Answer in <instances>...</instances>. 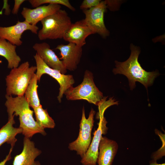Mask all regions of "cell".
<instances>
[{"instance_id":"cell-1","label":"cell","mask_w":165,"mask_h":165,"mask_svg":"<svg viewBox=\"0 0 165 165\" xmlns=\"http://www.w3.org/2000/svg\"><path fill=\"white\" fill-rule=\"evenodd\" d=\"M5 105L7 108L8 118L18 116L20 127L24 137L30 138L37 133L45 136L44 129L40 127L33 117L34 111L31 110L24 96L13 97L6 95Z\"/></svg>"},{"instance_id":"cell-2","label":"cell","mask_w":165,"mask_h":165,"mask_svg":"<svg viewBox=\"0 0 165 165\" xmlns=\"http://www.w3.org/2000/svg\"><path fill=\"white\" fill-rule=\"evenodd\" d=\"M131 53L129 58L123 62L115 61L116 67L113 72L115 74H119L125 75L128 78L130 89L135 87L136 82H138L147 89L153 83L155 78L159 73L156 72H147L143 69L138 61L140 53L139 49L132 44Z\"/></svg>"},{"instance_id":"cell-3","label":"cell","mask_w":165,"mask_h":165,"mask_svg":"<svg viewBox=\"0 0 165 165\" xmlns=\"http://www.w3.org/2000/svg\"><path fill=\"white\" fill-rule=\"evenodd\" d=\"M41 22L42 27L37 34L40 40L63 38L72 24L67 12L61 9Z\"/></svg>"},{"instance_id":"cell-4","label":"cell","mask_w":165,"mask_h":165,"mask_svg":"<svg viewBox=\"0 0 165 165\" xmlns=\"http://www.w3.org/2000/svg\"><path fill=\"white\" fill-rule=\"evenodd\" d=\"M37 70L36 66L30 67L28 62L11 69L6 78V94L23 96L26 90Z\"/></svg>"},{"instance_id":"cell-5","label":"cell","mask_w":165,"mask_h":165,"mask_svg":"<svg viewBox=\"0 0 165 165\" xmlns=\"http://www.w3.org/2000/svg\"><path fill=\"white\" fill-rule=\"evenodd\" d=\"M64 94L68 100H84L97 105L104 97L94 82L93 73L88 70L85 72L82 82L76 87H70Z\"/></svg>"},{"instance_id":"cell-6","label":"cell","mask_w":165,"mask_h":165,"mask_svg":"<svg viewBox=\"0 0 165 165\" xmlns=\"http://www.w3.org/2000/svg\"><path fill=\"white\" fill-rule=\"evenodd\" d=\"M95 114V111L92 108L89 117L86 119L84 108L83 107L78 137L75 141L69 143L68 145V148L70 150L76 151L77 154L80 155L81 158L85 154L91 143V132Z\"/></svg>"},{"instance_id":"cell-7","label":"cell","mask_w":165,"mask_h":165,"mask_svg":"<svg viewBox=\"0 0 165 165\" xmlns=\"http://www.w3.org/2000/svg\"><path fill=\"white\" fill-rule=\"evenodd\" d=\"M34 57L36 64L37 70L35 74L38 81H40L41 76L44 74H47L56 80L60 86L57 98L59 102H61V98L65 92L72 86L75 83L73 76L71 75L62 74L59 71L49 67L37 53Z\"/></svg>"},{"instance_id":"cell-8","label":"cell","mask_w":165,"mask_h":165,"mask_svg":"<svg viewBox=\"0 0 165 165\" xmlns=\"http://www.w3.org/2000/svg\"><path fill=\"white\" fill-rule=\"evenodd\" d=\"M107 8L106 1H101L96 6L82 10L85 15L84 20L94 34L97 33L105 38L109 32L105 27L104 15Z\"/></svg>"},{"instance_id":"cell-9","label":"cell","mask_w":165,"mask_h":165,"mask_svg":"<svg viewBox=\"0 0 165 165\" xmlns=\"http://www.w3.org/2000/svg\"><path fill=\"white\" fill-rule=\"evenodd\" d=\"M38 29L37 26L30 24L25 20L22 22L18 21L16 24L10 26H0V38L19 46L23 43L21 39L24 31L29 30L34 34H37Z\"/></svg>"},{"instance_id":"cell-10","label":"cell","mask_w":165,"mask_h":165,"mask_svg":"<svg viewBox=\"0 0 165 165\" xmlns=\"http://www.w3.org/2000/svg\"><path fill=\"white\" fill-rule=\"evenodd\" d=\"M98 127L94 133V137L90 146L84 156L82 158L81 163L83 165H96L99 153V146L102 134L107 132V123L103 116L100 119Z\"/></svg>"},{"instance_id":"cell-11","label":"cell","mask_w":165,"mask_h":165,"mask_svg":"<svg viewBox=\"0 0 165 165\" xmlns=\"http://www.w3.org/2000/svg\"><path fill=\"white\" fill-rule=\"evenodd\" d=\"M56 49L60 51L63 63L66 70L74 71L79 63L82 54V47L69 42L57 45Z\"/></svg>"},{"instance_id":"cell-12","label":"cell","mask_w":165,"mask_h":165,"mask_svg":"<svg viewBox=\"0 0 165 165\" xmlns=\"http://www.w3.org/2000/svg\"><path fill=\"white\" fill-rule=\"evenodd\" d=\"M93 34V32L83 19L72 23L63 39L69 43L82 47L86 44V38Z\"/></svg>"},{"instance_id":"cell-13","label":"cell","mask_w":165,"mask_h":165,"mask_svg":"<svg viewBox=\"0 0 165 165\" xmlns=\"http://www.w3.org/2000/svg\"><path fill=\"white\" fill-rule=\"evenodd\" d=\"M33 48L49 67L59 71L62 74H65L66 73L67 70L62 61L50 49L48 43L46 42L36 43L33 46Z\"/></svg>"},{"instance_id":"cell-14","label":"cell","mask_w":165,"mask_h":165,"mask_svg":"<svg viewBox=\"0 0 165 165\" xmlns=\"http://www.w3.org/2000/svg\"><path fill=\"white\" fill-rule=\"evenodd\" d=\"M60 5L49 4L40 6L34 9L24 7L21 14L25 20L30 24L36 26L42 20L61 9Z\"/></svg>"},{"instance_id":"cell-15","label":"cell","mask_w":165,"mask_h":165,"mask_svg":"<svg viewBox=\"0 0 165 165\" xmlns=\"http://www.w3.org/2000/svg\"><path fill=\"white\" fill-rule=\"evenodd\" d=\"M118 147L115 141L102 136L99 146V151L97 161L98 165H112Z\"/></svg>"},{"instance_id":"cell-16","label":"cell","mask_w":165,"mask_h":165,"mask_svg":"<svg viewBox=\"0 0 165 165\" xmlns=\"http://www.w3.org/2000/svg\"><path fill=\"white\" fill-rule=\"evenodd\" d=\"M41 152L40 150L35 148L33 141L24 137L22 151L14 157L13 165H32L35 159Z\"/></svg>"},{"instance_id":"cell-17","label":"cell","mask_w":165,"mask_h":165,"mask_svg":"<svg viewBox=\"0 0 165 165\" xmlns=\"http://www.w3.org/2000/svg\"><path fill=\"white\" fill-rule=\"evenodd\" d=\"M14 116L13 115L8 118L7 123L0 129V146L6 143L13 147L17 140L16 136L22 133V130L20 127L16 128L13 126L15 123Z\"/></svg>"},{"instance_id":"cell-18","label":"cell","mask_w":165,"mask_h":165,"mask_svg":"<svg viewBox=\"0 0 165 165\" xmlns=\"http://www.w3.org/2000/svg\"><path fill=\"white\" fill-rule=\"evenodd\" d=\"M16 46L7 40L0 38V56L8 61V68L13 69L17 67L21 61L16 52Z\"/></svg>"},{"instance_id":"cell-19","label":"cell","mask_w":165,"mask_h":165,"mask_svg":"<svg viewBox=\"0 0 165 165\" xmlns=\"http://www.w3.org/2000/svg\"><path fill=\"white\" fill-rule=\"evenodd\" d=\"M38 79L35 74L31 79L24 93V97L30 107L33 109L41 105L37 93Z\"/></svg>"},{"instance_id":"cell-20","label":"cell","mask_w":165,"mask_h":165,"mask_svg":"<svg viewBox=\"0 0 165 165\" xmlns=\"http://www.w3.org/2000/svg\"><path fill=\"white\" fill-rule=\"evenodd\" d=\"M36 121L43 129L53 128L55 124L53 119L49 115L46 109H43L41 105L33 109Z\"/></svg>"},{"instance_id":"cell-21","label":"cell","mask_w":165,"mask_h":165,"mask_svg":"<svg viewBox=\"0 0 165 165\" xmlns=\"http://www.w3.org/2000/svg\"><path fill=\"white\" fill-rule=\"evenodd\" d=\"M28 2L32 6L35 8L44 4H54L64 6L73 11L75 10V9L68 0H29Z\"/></svg>"},{"instance_id":"cell-22","label":"cell","mask_w":165,"mask_h":165,"mask_svg":"<svg viewBox=\"0 0 165 165\" xmlns=\"http://www.w3.org/2000/svg\"><path fill=\"white\" fill-rule=\"evenodd\" d=\"M107 97H103L97 106L98 107V112L97 113L96 118L99 119L104 116V113L105 110L110 106L113 105H118V102L115 101L112 97L107 101H106Z\"/></svg>"},{"instance_id":"cell-23","label":"cell","mask_w":165,"mask_h":165,"mask_svg":"<svg viewBox=\"0 0 165 165\" xmlns=\"http://www.w3.org/2000/svg\"><path fill=\"white\" fill-rule=\"evenodd\" d=\"M101 1L100 0H84L80 6V9L82 10L90 9L98 5Z\"/></svg>"},{"instance_id":"cell-24","label":"cell","mask_w":165,"mask_h":165,"mask_svg":"<svg viewBox=\"0 0 165 165\" xmlns=\"http://www.w3.org/2000/svg\"><path fill=\"white\" fill-rule=\"evenodd\" d=\"M25 0H15L14 5L12 12L13 14H17L20 6L25 2Z\"/></svg>"},{"instance_id":"cell-25","label":"cell","mask_w":165,"mask_h":165,"mask_svg":"<svg viewBox=\"0 0 165 165\" xmlns=\"http://www.w3.org/2000/svg\"><path fill=\"white\" fill-rule=\"evenodd\" d=\"M13 148V147H11L9 154L6 156L5 158L2 161L0 162V165H5L7 162L10 160L11 158V154Z\"/></svg>"},{"instance_id":"cell-26","label":"cell","mask_w":165,"mask_h":165,"mask_svg":"<svg viewBox=\"0 0 165 165\" xmlns=\"http://www.w3.org/2000/svg\"><path fill=\"white\" fill-rule=\"evenodd\" d=\"M149 165H165V163L159 164L157 163V161H154L152 160H151L149 162Z\"/></svg>"},{"instance_id":"cell-27","label":"cell","mask_w":165,"mask_h":165,"mask_svg":"<svg viewBox=\"0 0 165 165\" xmlns=\"http://www.w3.org/2000/svg\"><path fill=\"white\" fill-rule=\"evenodd\" d=\"M32 165H41L38 161H35Z\"/></svg>"}]
</instances>
